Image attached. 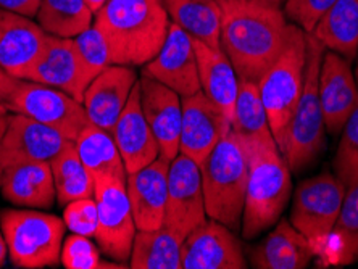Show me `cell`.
I'll use <instances>...</instances> for the list:
<instances>
[{"mask_svg": "<svg viewBox=\"0 0 358 269\" xmlns=\"http://www.w3.org/2000/svg\"><path fill=\"white\" fill-rule=\"evenodd\" d=\"M8 119H10V110L3 102H0V144H2L5 133H7Z\"/></svg>", "mask_w": 358, "mask_h": 269, "instance_id": "41", "label": "cell"}, {"mask_svg": "<svg viewBox=\"0 0 358 269\" xmlns=\"http://www.w3.org/2000/svg\"><path fill=\"white\" fill-rule=\"evenodd\" d=\"M182 118L179 133V154L200 166L215 145L231 131V121L202 91L181 97Z\"/></svg>", "mask_w": 358, "mask_h": 269, "instance_id": "13", "label": "cell"}, {"mask_svg": "<svg viewBox=\"0 0 358 269\" xmlns=\"http://www.w3.org/2000/svg\"><path fill=\"white\" fill-rule=\"evenodd\" d=\"M163 0H105L94 26L103 36L112 65L144 66L159 54L170 31Z\"/></svg>", "mask_w": 358, "mask_h": 269, "instance_id": "2", "label": "cell"}, {"mask_svg": "<svg viewBox=\"0 0 358 269\" xmlns=\"http://www.w3.org/2000/svg\"><path fill=\"white\" fill-rule=\"evenodd\" d=\"M231 129L244 145L276 144L266 110L263 107L259 84L249 79L239 78L238 99H236Z\"/></svg>", "mask_w": 358, "mask_h": 269, "instance_id": "27", "label": "cell"}, {"mask_svg": "<svg viewBox=\"0 0 358 269\" xmlns=\"http://www.w3.org/2000/svg\"><path fill=\"white\" fill-rule=\"evenodd\" d=\"M221 49L238 78L259 82L286 45L291 23L284 10L266 0H218Z\"/></svg>", "mask_w": 358, "mask_h": 269, "instance_id": "1", "label": "cell"}, {"mask_svg": "<svg viewBox=\"0 0 358 269\" xmlns=\"http://www.w3.org/2000/svg\"><path fill=\"white\" fill-rule=\"evenodd\" d=\"M50 168L54 174L57 200L60 205L94 197L96 179L83 163L75 142H68L59 154L52 158Z\"/></svg>", "mask_w": 358, "mask_h": 269, "instance_id": "31", "label": "cell"}, {"mask_svg": "<svg viewBox=\"0 0 358 269\" xmlns=\"http://www.w3.org/2000/svg\"><path fill=\"white\" fill-rule=\"evenodd\" d=\"M329 235L334 239L333 263L345 266L358 260V181L347 187L339 216Z\"/></svg>", "mask_w": 358, "mask_h": 269, "instance_id": "33", "label": "cell"}, {"mask_svg": "<svg viewBox=\"0 0 358 269\" xmlns=\"http://www.w3.org/2000/svg\"><path fill=\"white\" fill-rule=\"evenodd\" d=\"M336 0H286L284 15L305 33H313L320 18L333 7Z\"/></svg>", "mask_w": 358, "mask_h": 269, "instance_id": "37", "label": "cell"}, {"mask_svg": "<svg viewBox=\"0 0 358 269\" xmlns=\"http://www.w3.org/2000/svg\"><path fill=\"white\" fill-rule=\"evenodd\" d=\"M0 192L10 203L23 208L47 210L57 198L49 161H21L3 168Z\"/></svg>", "mask_w": 358, "mask_h": 269, "instance_id": "23", "label": "cell"}, {"mask_svg": "<svg viewBox=\"0 0 358 269\" xmlns=\"http://www.w3.org/2000/svg\"><path fill=\"white\" fill-rule=\"evenodd\" d=\"M105 2V0H87V3H89V7H91V10L94 13L97 12V10L102 7V3Z\"/></svg>", "mask_w": 358, "mask_h": 269, "instance_id": "43", "label": "cell"}, {"mask_svg": "<svg viewBox=\"0 0 358 269\" xmlns=\"http://www.w3.org/2000/svg\"><path fill=\"white\" fill-rule=\"evenodd\" d=\"M141 105L160 147V157L171 161L179 154L182 105L181 97L155 79L141 75Z\"/></svg>", "mask_w": 358, "mask_h": 269, "instance_id": "20", "label": "cell"}, {"mask_svg": "<svg viewBox=\"0 0 358 269\" xmlns=\"http://www.w3.org/2000/svg\"><path fill=\"white\" fill-rule=\"evenodd\" d=\"M312 34L328 50L354 61L358 52V0H336Z\"/></svg>", "mask_w": 358, "mask_h": 269, "instance_id": "26", "label": "cell"}, {"mask_svg": "<svg viewBox=\"0 0 358 269\" xmlns=\"http://www.w3.org/2000/svg\"><path fill=\"white\" fill-rule=\"evenodd\" d=\"M182 269H244L247 261L234 231L212 218L189 232L181 249Z\"/></svg>", "mask_w": 358, "mask_h": 269, "instance_id": "12", "label": "cell"}, {"mask_svg": "<svg viewBox=\"0 0 358 269\" xmlns=\"http://www.w3.org/2000/svg\"><path fill=\"white\" fill-rule=\"evenodd\" d=\"M196 47L200 91L207 96L233 123L236 99H238L239 78L228 55L221 47L205 44L194 39Z\"/></svg>", "mask_w": 358, "mask_h": 269, "instance_id": "25", "label": "cell"}, {"mask_svg": "<svg viewBox=\"0 0 358 269\" xmlns=\"http://www.w3.org/2000/svg\"><path fill=\"white\" fill-rule=\"evenodd\" d=\"M173 23L192 39L221 47V7L218 0H163Z\"/></svg>", "mask_w": 358, "mask_h": 269, "instance_id": "29", "label": "cell"}, {"mask_svg": "<svg viewBox=\"0 0 358 269\" xmlns=\"http://www.w3.org/2000/svg\"><path fill=\"white\" fill-rule=\"evenodd\" d=\"M62 263L66 269H97V268H124L115 263L100 260L99 247L89 237L73 234L63 242Z\"/></svg>", "mask_w": 358, "mask_h": 269, "instance_id": "36", "label": "cell"}, {"mask_svg": "<svg viewBox=\"0 0 358 269\" xmlns=\"http://www.w3.org/2000/svg\"><path fill=\"white\" fill-rule=\"evenodd\" d=\"M47 33L23 15L0 8V68L10 76L24 79L38 61Z\"/></svg>", "mask_w": 358, "mask_h": 269, "instance_id": "19", "label": "cell"}, {"mask_svg": "<svg viewBox=\"0 0 358 269\" xmlns=\"http://www.w3.org/2000/svg\"><path fill=\"white\" fill-rule=\"evenodd\" d=\"M200 166L178 154L168 170V197L163 226L186 239L189 232L207 219Z\"/></svg>", "mask_w": 358, "mask_h": 269, "instance_id": "11", "label": "cell"}, {"mask_svg": "<svg viewBox=\"0 0 358 269\" xmlns=\"http://www.w3.org/2000/svg\"><path fill=\"white\" fill-rule=\"evenodd\" d=\"M2 171H3V170H2V168H0V179H2Z\"/></svg>", "mask_w": 358, "mask_h": 269, "instance_id": "46", "label": "cell"}, {"mask_svg": "<svg viewBox=\"0 0 358 269\" xmlns=\"http://www.w3.org/2000/svg\"><path fill=\"white\" fill-rule=\"evenodd\" d=\"M10 112L29 116L49 128L59 131L75 142L89 124L84 105L70 94L45 84L20 79L15 91L5 99Z\"/></svg>", "mask_w": 358, "mask_h": 269, "instance_id": "8", "label": "cell"}, {"mask_svg": "<svg viewBox=\"0 0 358 269\" xmlns=\"http://www.w3.org/2000/svg\"><path fill=\"white\" fill-rule=\"evenodd\" d=\"M207 216L238 231L245 205L249 154L233 129L200 165Z\"/></svg>", "mask_w": 358, "mask_h": 269, "instance_id": "4", "label": "cell"}, {"mask_svg": "<svg viewBox=\"0 0 358 269\" xmlns=\"http://www.w3.org/2000/svg\"><path fill=\"white\" fill-rule=\"evenodd\" d=\"M345 191L336 174L323 173L305 179L294 195L291 224L312 244L324 240L334 228Z\"/></svg>", "mask_w": 358, "mask_h": 269, "instance_id": "10", "label": "cell"}, {"mask_svg": "<svg viewBox=\"0 0 358 269\" xmlns=\"http://www.w3.org/2000/svg\"><path fill=\"white\" fill-rule=\"evenodd\" d=\"M334 173L345 189L358 181V103L342 129L334 157Z\"/></svg>", "mask_w": 358, "mask_h": 269, "instance_id": "34", "label": "cell"}, {"mask_svg": "<svg viewBox=\"0 0 358 269\" xmlns=\"http://www.w3.org/2000/svg\"><path fill=\"white\" fill-rule=\"evenodd\" d=\"M249 154L242 237L255 239L275 226L292 192L291 168L276 144L245 145Z\"/></svg>", "mask_w": 358, "mask_h": 269, "instance_id": "3", "label": "cell"}, {"mask_svg": "<svg viewBox=\"0 0 358 269\" xmlns=\"http://www.w3.org/2000/svg\"><path fill=\"white\" fill-rule=\"evenodd\" d=\"M184 237L162 226L155 231H138L128 268L133 269H182L181 249Z\"/></svg>", "mask_w": 358, "mask_h": 269, "instance_id": "28", "label": "cell"}, {"mask_svg": "<svg viewBox=\"0 0 358 269\" xmlns=\"http://www.w3.org/2000/svg\"><path fill=\"white\" fill-rule=\"evenodd\" d=\"M113 139L123 158L126 173H136L160 157V147L141 105V86L136 84L115 124Z\"/></svg>", "mask_w": 358, "mask_h": 269, "instance_id": "22", "label": "cell"}, {"mask_svg": "<svg viewBox=\"0 0 358 269\" xmlns=\"http://www.w3.org/2000/svg\"><path fill=\"white\" fill-rule=\"evenodd\" d=\"M355 81H357V87H358V52H357V68H355Z\"/></svg>", "mask_w": 358, "mask_h": 269, "instance_id": "45", "label": "cell"}, {"mask_svg": "<svg viewBox=\"0 0 358 269\" xmlns=\"http://www.w3.org/2000/svg\"><path fill=\"white\" fill-rule=\"evenodd\" d=\"M142 75L165 84L179 97L199 92L200 79L194 39L171 21L165 44L154 60L144 65Z\"/></svg>", "mask_w": 358, "mask_h": 269, "instance_id": "14", "label": "cell"}, {"mask_svg": "<svg viewBox=\"0 0 358 269\" xmlns=\"http://www.w3.org/2000/svg\"><path fill=\"white\" fill-rule=\"evenodd\" d=\"M63 221L66 228L73 234L91 237L96 235L97 229V203L96 198H80L75 202L66 205L65 213H63Z\"/></svg>", "mask_w": 358, "mask_h": 269, "instance_id": "38", "label": "cell"}, {"mask_svg": "<svg viewBox=\"0 0 358 269\" xmlns=\"http://www.w3.org/2000/svg\"><path fill=\"white\" fill-rule=\"evenodd\" d=\"M94 179V198L97 203V229L94 239L105 256L118 263H128L138 228L131 210L126 182L112 176Z\"/></svg>", "mask_w": 358, "mask_h": 269, "instance_id": "9", "label": "cell"}, {"mask_svg": "<svg viewBox=\"0 0 358 269\" xmlns=\"http://www.w3.org/2000/svg\"><path fill=\"white\" fill-rule=\"evenodd\" d=\"M75 45L78 49V54H80L84 75H86L89 84H91L105 68L112 65L108 57L107 42H105L103 36L100 34V31L94 24L80 36H76Z\"/></svg>", "mask_w": 358, "mask_h": 269, "instance_id": "35", "label": "cell"}, {"mask_svg": "<svg viewBox=\"0 0 358 269\" xmlns=\"http://www.w3.org/2000/svg\"><path fill=\"white\" fill-rule=\"evenodd\" d=\"M313 255L312 242L291 221L281 219L262 244L250 250V263L257 269H303Z\"/></svg>", "mask_w": 358, "mask_h": 269, "instance_id": "24", "label": "cell"}, {"mask_svg": "<svg viewBox=\"0 0 358 269\" xmlns=\"http://www.w3.org/2000/svg\"><path fill=\"white\" fill-rule=\"evenodd\" d=\"M320 100L326 131L341 134L358 103V87L350 61L333 50H324L321 60Z\"/></svg>", "mask_w": 358, "mask_h": 269, "instance_id": "15", "label": "cell"}, {"mask_svg": "<svg viewBox=\"0 0 358 269\" xmlns=\"http://www.w3.org/2000/svg\"><path fill=\"white\" fill-rule=\"evenodd\" d=\"M305 65L307 33L291 23L286 45L257 82L271 133L282 155L286 149L289 123L303 89Z\"/></svg>", "mask_w": 358, "mask_h": 269, "instance_id": "5", "label": "cell"}, {"mask_svg": "<svg viewBox=\"0 0 358 269\" xmlns=\"http://www.w3.org/2000/svg\"><path fill=\"white\" fill-rule=\"evenodd\" d=\"M70 139L59 131L21 113H10L8 128L0 144V168L21 161H49Z\"/></svg>", "mask_w": 358, "mask_h": 269, "instance_id": "16", "label": "cell"}, {"mask_svg": "<svg viewBox=\"0 0 358 269\" xmlns=\"http://www.w3.org/2000/svg\"><path fill=\"white\" fill-rule=\"evenodd\" d=\"M0 229L17 268L39 269L62 263L65 221L38 210H2Z\"/></svg>", "mask_w": 358, "mask_h": 269, "instance_id": "7", "label": "cell"}, {"mask_svg": "<svg viewBox=\"0 0 358 269\" xmlns=\"http://www.w3.org/2000/svg\"><path fill=\"white\" fill-rule=\"evenodd\" d=\"M24 79L60 89L81 103L89 86L75 39L55 38L49 34L38 61Z\"/></svg>", "mask_w": 358, "mask_h": 269, "instance_id": "17", "label": "cell"}, {"mask_svg": "<svg viewBox=\"0 0 358 269\" xmlns=\"http://www.w3.org/2000/svg\"><path fill=\"white\" fill-rule=\"evenodd\" d=\"M38 23L49 36L75 39L94 24L87 0H41Z\"/></svg>", "mask_w": 358, "mask_h": 269, "instance_id": "32", "label": "cell"}, {"mask_svg": "<svg viewBox=\"0 0 358 269\" xmlns=\"http://www.w3.org/2000/svg\"><path fill=\"white\" fill-rule=\"evenodd\" d=\"M168 170L170 161L159 157L150 165L128 174L126 191L138 231H155L163 226L168 197Z\"/></svg>", "mask_w": 358, "mask_h": 269, "instance_id": "21", "label": "cell"}, {"mask_svg": "<svg viewBox=\"0 0 358 269\" xmlns=\"http://www.w3.org/2000/svg\"><path fill=\"white\" fill-rule=\"evenodd\" d=\"M75 145L83 163L94 177L112 176L126 182L128 173L112 134L89 123L78 136Z\"/></svg>", "mask_w": 358, "mask_h": 269, "instance_id": "30", "label": "cell"}, {"mask_svg": "<svg viewBox=\"0 0 358 269\" xmlns=\"http://www.w3.org/2000/svg\"><path fill=\"white\" fill-rule=\"evenodd\" d=\"M324 50L326 47L312 33H307L303 89L289 123L286 149H284V158L294 173H300L312 166L326 147V126L320 100V68Z\"/></svg>", "mask_w": 358, "mask_h": 269, "instance_id": "6", "label": "cell"}, {"mask_svg": "<svg viewBox=\"0 0 358 269\" xmlns=\"http://www.w3.org/2000/svg\"><path fill=\"white\" fill-rule=\"evenodd\" d=\"M266 2H270L273 5H278V7H281V5L286 2V0H266Z\"/></svg>", "mask_w": 358, "mask_h": 269, "instance_id": "44", "label": "cell"}, {"mask_svg": "<svg viewBox=\"0 0 358 269\" xmlns=\"http://www.w3.org/2000/svg\"><path fill=\"white\" fill-rule=\"evenodd\" d=\"M18 81L20 79L10 76L7 71L0 68V102H5V99L15 91V87L18 86Z\"/></svg>", "mask_w": 358, "mask_h": 269, "instance_id": "40", "label": "cell"}, {"mask_svg": "<svg viewBox=\"0 0 358 269\" xmlns=\"http://www.w3.org/2000/svg\"><path fill=\"white\" fill-rule=\"evenodd\" d=\"M7 255H8V247H7V242H5L3 232H2V229H0V268L5 265Z\"/></svg>", "mask_w": 358, "mask_h": 269, "instance_id": "42", "label": "cell"}, {"mask_svg": "<svg viewBox=\"0 0 358 269\" xmlns=\"http://www.w3.org/2000/svg\"><path fill=\"white\" fill-rule=\"evenodd\" d=\"M41 0H0V8L33 18L38 15Z\"/></svg>", "mask_w": 358, "mask_h": 269, "instance_id": "39", "label": "cell"}, {"mask_svg": "<svg viewBox=\"0 0 358 269\" xmlns=\"http://www.w3.org/2000/svg\"><path fill=\"white\" fill-rule=\"evenodd\" d=\"M138 81V73L131 66L110 65L105 68L84 92L83 105L89 123L113 134L115 124Z\"/></svg>", "mask_w": 358, "mask_h": 269, "instance_id": "18", "label": "cell"}]
</instances>
